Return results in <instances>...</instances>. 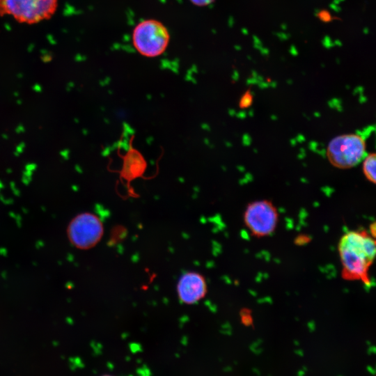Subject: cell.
<instances>
[{"label": "cell", "instance_id": "6da1fadb", "mask_svg": "<svg viewBox=\"0 0 376 376\" xmlns=\"http://www.w3.org/2000/svg\"><path fill=\"white\" fill-rule=\"evenodd\" d=\"M375 250V241L366 230H352L345 233L338 244L343 278L370 285L369 269Z\"/></svg>", "mask_w": 376, "mask_h": 376}, {"label": "cell", "instance_id": "7a4b0ae2", "mask_svg": "<svg viewBox=\"0 0 376 376\" xmlns=\"http://www.w3.org/2000/svg\"><path fill=\"white\" fill-rule=\"evenodd\" d=\"M171 41V34L161 21L148 18L139 22L132 33V43L141 56L155 58L163 54Z\"/></svg>", "mask_w": 376, "mask_h": 376}, {"label": "cell", "instance_id": "3957f363", "mask_svg": "<svg viewBox=\"0 0 376 376\" xmlns=\"http://www.w3.org/2000/svg\"><path fill=\"white\" fill-rule=\"evenodd\" d=\"M363 136L357 133L343 134L332 138L326 148V157L331 166L346 170L357 166L366 155Z\"/></svg>", "mask_w": 376, "mask_h": 376}, {"label": "cell", "instance_id": "277c9868", "mask_svg": "<svg viewBox=\"0 0 376 376\" xmlns=\"http://www.w3.org/2000/svg\"><path fill=\"white\" fill-rule=\"evenodd\" d=\"M58 0H0V15L9 16L19 23L36 24L52 17Z\"/></svg>", "mask_w": 376, "mask_h": 376}, {"label": "cell", "instance_id": "5b68a950", "mask_svg": "<svg viewBox=\"0 0 376 376\" xmlns=\"http://www.w3.org/2000/svg\"><path fill=\"white\" fill-rule=\"evenodd\" d=\"M243 218L245 226L253 236L263 237L274 232L279 213L272 201L257 200L247 205Z\"/></svg>", "mask_w": 376, "mask_h": 376}, {"label": "cell", "instance_id": "8992f818", "mask_svg": "<svg viewBox=\"0 0 376 376\" xmlns=\"http://www.w3.org/2000/svg\"><path fill=\"white\" fill-rule=\"evenodd\" d=\"M104 228L96 215L84 212L75 217L70 223L68 235L71 243L81 249H88L101 240Z\"/></svg>", "mask_w": 376, "mask_h": 376}, {"label": "cell", "instance_id": "52a82bcc", "mask_svg": "<svg viewBox=\"0 0 376 376\" xmlns=\"http://www.w3.org/2000/svg\"><path fill=\"white\" fill-rule=\"evenodd\" d=\"M207 292L205 277L196 272L183 274L177 284V293L180 301L191 305L203 299Z\"/></svg>", "mask_w": 376, "mask_h": 376}, {"label": "cell", "instance_id": "ba28073f", "mask_svg": "<svg viewBox=\"0 0 376 376\" xmlns=\"http://www.w3.org/2000/svg\"><path fill=\"white\" fill-rule=\"evenodd\" d=\"M123 162L121 174L128 180L140 177L146 168L145 159L137 150L134 149L127 152Z\"/></svg>", "mask_w": 376, "mask_h": 376}, {"label": "cell", "instance_id": "9c48e42d", "mask_svg": "<svg viewBox=\"0 0 376 376\" xmlns=\"http://www.w3.org/2000/svg\"><path fill=\"white\" fill-rule=\"evenodd\" d=\"M361 162V169L364 177L368 182L375 184L376 155L374 152L366 154Z\"/></svg>", "mask_w": 376, "mask_h": 376}, {"label": "cell", "instance_id": "30bf717a", "mask_svg": "<svg viewBox=\"0 0 376 376\" xmlns=\"http://www.w3.org/2000/svg\"><path fill=\"white\" fill-rule=\"evenodd\" d=\"M253 101V95L250 89L246 90L239 100V107L240 109H247L251 106Z\"/></svg>", "mask_w": 376, "mask_h": 376}, {"label": "cell", "instance_id": "8fae6325", "mask_svg": "<svg viewBox=\"0 0 376 376\" xmlns=\"http://www.w3.org/2000/svg\"><path fill=\"white\" fill-rule=\"evenodd\" d=\"M240 319L242 323L246 326H250L253 323L251 311L247 308H243L240 311Z\"/></svg>", "mask_w": 376, "mask_h": 376}, {"label": "cell", "instance_id": "7c38bea8", "mask_svg": "<svg viewBox=\"0 0 376 376\" xmlns=\"http://www.w3.org/2000/svg\"><path fill=\"white\" fill-rule=\"evenodd\" d=\"M193 5L199 7L207 6L214 2L215 0H189Z\"/></svg>", "mask_w": 376, "mask_h": 376}, {"label": "cell", "instance_id": "4fadbf2b", "mask_svg": "<svg viewBox=\"0 0 376 376\" xmlns=\"http://www.w3.org/2000/svg\"><path fill=\"white\" fill-rule=\"evenodd\" d=\"M318 17L321 21L324 22H329L331 19V15L327 10L320 11Z\"/></svg>", "mask_w": 376, "mask_h": 376}, {"label": "cell", "instance_id": "5bb4252c", "mask_svg": "<svg viewBox=\"0 0 376 376\" xmlns=\"http://www.w3.org/2000/svg\"><path fill=\"white\" fill-rule=\"evenodd\" d=\"M309 237L305 235H300L295 239V243L298 245H303L309 242Z\"/></svg>", "mask_w": 376, "mask_h": 376}, {"label": "cell", "instance_id": "9a60e30c", "mask_svg": "<svg viewBox=\"0 0 376 376\" xmlns=\"http://www.w3.org/2000/svg\"><path fill=\"white\" fill-rule=\"evenodd\" d=\"M36 169V165L33 163L28 164L25 166L26 171H33Z\"/></svg>", "mask_w": 376, "mask_h": 376}, {"label": "cell", "instance_id": "2e32d148", "mask_svg": "<svg viewBox=\"0 0 376 376\" xmlns=\"http://www.w3.org/2000/svg\"><path fill=\"white\" fill-rule=\"evenodd\" d=\"M60 154L64 159H69L70 151L68 150H63L60 152Z\"/></svg>", "mask_w": 376, "mask_h": 376}, {"label": "cell", "instance_id": "e0dca14e", "mask_svg": "<svg viewBox=\"0 0 376 376\" xmlns=\"http://www.w3.org/2000/svg\"><path fill=\"white\" fill-rule=\"evenodd\" d=\"M25 147V143L24 142H22L19 146L16 148V152L18 153H21L23 150V148Z\"/></svg>", "mask_w": 376, "mask_h": 376}, {"label": "cell", "instance_id": "ac0fdd59", "mask_svg": "<svg viewBox=\"0 0 376 376\" xmlns=\"http://www.w3.org/2000/svg\"><path fill=\"white\" fill-rule=\"evenodd\" d=\"M370 235L372 237H375V224L373 223L372 225H370Z\"/></svg>", "mask_w": 376, "mask_h": 376}, {"label": "cell", "instance_id": "d6986e66", "mask_svg": "<svg viewBox=\"0 0 376 376\" xmlns=\"http://www.w3.org/2000/svg\"><path fill=\"white\" fill-rule=\"evenodd\" d=\"M25 130L24 127L23 125H19L17 126V127L15 129V132L17 133H21V132H24Z\"/></svg>", "mask_w": 376, "mask_h": 376}, {"label": "cell", "instance_id": "ffe728a7", "mask_svg": "<svg viewBox=\"0 0 376 376\" xmlns=\"http://www.w3.org/2000/svg\"><path fill=\"white\" fill-rule=\"evenodd\" d=\"M33 90H34L35 91H36V92H40V91H42L41 87H40L39 85H38V84L35 85V86L33 87Z\"/></svg>", "mask_w": 376, "mask_h": 376}, {"label": "cell", "instance_id": "44dd1931", "mask_svg": "<svg viewBox=\"0 0 376 376\" xmlns=\"http://www.w3.org/2000/svg\"><path fill=\"white\" fill-rule=\"evenodd\" d=\"M2 136H3L5 139H7L8 137V136L6 134H2Z\"/></svg>", "mask_w": 376, "mask_h": 376}, {"label": "cell", "instance_id": "7402d4cb", "mask_svg": "<svg viewBox=\"0 0 376 376\" xmlns=\"http://www.w3.org/2000/svg\"><path fill=\"white\" fill-rule=\"evenodd\" d=\"M8 173H10L12 172V170L10 169H7Z\"/></svg>", "mask_w": 376, "mask_h": 376}, {"label": "cell", "instance_id": "603a6c76", "mask_svg": "<svg viewBox=\"0 0 376 376\" xmlns=\"http://www.w3.org/2000/svg\"><path fill=\"white\" fill-rule=\"evenodd\" d=\"M14 154L16 155V156H18L19 155V153H18L17 152H15Z\"/></svg>", "mask_w": 376, "mask_h": 376}, {"label": "cell", "instance_id": "cb8c5ba5", "mask_svg": "<svg viewBox=\"0 0 376 376\" xmlns=\"http://www.w3.org/2000/svg\"><path fill=\"white\" fill-rule=\"evenodd\" d=\"M101 376H113V375L105 374V375H101Z\"/></svg>", "mask_w": 376, "mask_h": 376}, {"label": "cell", "instance_id": "d4e9b609", "mask_svg": "<svg viewBox=\"0 0 376 376\" xmlns=\"http://www.w3.org/2000/svg\"><path fill=\"white\" fill-rule=\"evenodd\" d=\"M0 187H1V188H2L3 187V184H2V182L1 181H0Z\"/></svg>", "mask_w": 376, "mask_h": 376}, {"label": "cell", "instance_id": "484cf974", "mask_svg": "<svg viewBox=\"0 0 376 376\" xmlns=\"http://www.w3.org/2000/svg\"><path fill=\"white\" fill-rule=\"evenodd\" d=\"M15 96H18L19 93L17 92H15Z\"/></svg>", "mask_w": 376, "mask_h": 376}, {"label": "cell", "instance_id": "4316f807", "mask_svg": "<svg viewBox=\"0 0 376 376\" xmlns=\"http://www.w3.org/2000/svg\"><path fill=\"white\" fill-rule=\"evenodd\" d=\"M17 103H18V104H21V103H22V101H21L20 100H17Z\"/></svg>", "mask_w": 376, "mask_h": 376}]
</instances>
